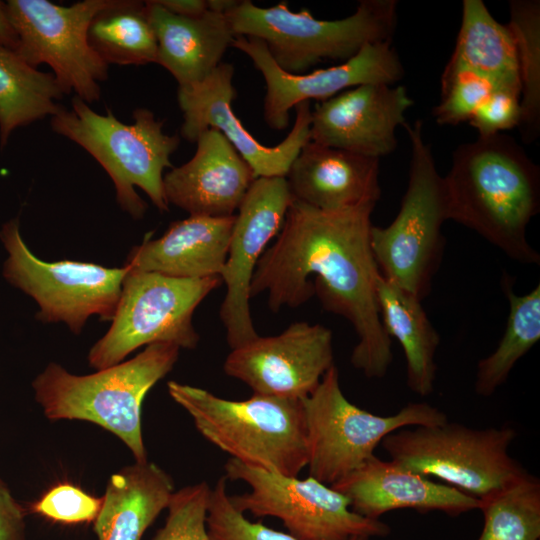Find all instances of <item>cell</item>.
<instances>
[{
	"label": "cell",
	"instance_id": "1",
	"mask_svg": "<svg viewBox=\"0 0 540 540\" xmlns=\"http://www.w3.org/2000/svg\"><path fill=\"white\" fill-rule=\"evenodd\" d=\"M376 204L322 211L293 199L276 241L255 269L250 295L268 306L296 308L317 295L326 311L346 318L358 341L350 361L368 378H382L393 361L377 303L380 275L371 244Z\"/></svg>",
	"mask_w": 540,
	"mask_h": 540
},
{
	"label": "cell",
	"instance_id": "2",
	"mask_svg": "<svg viewBox=\"0 0 540 540\" xmlns=\"http://www.w3.org/2000/svg\"><path fill=\"white\" fill-rule=\"evenodd\" d=\"M448 220L475 231L510 258L539 264L527 227L540 210V170L508 134L458 146L443 177Z\"/></svg>",
	"mask_w": 540,
	"mask_h": 540
},
{
	"label": "cell",
	"instance_id": "3",
	"mask_svg": "<svg viewBox=\"0 0 540 540\" xmlns=\"http://www.w3.org/2000/svg\"><path fill=\"white\" fill-rule=\"evenodd\" d=\"M180 347L159 342L147 345L132 359L75 375L49 363L32 382L35 400L50 420H84L117 436L135 462H145L141 411L149 390L174 367Z\"/></svg>",
	"mask_w": 540,
	"mask_h": 540
},
{
	"label": "cell",
	"instance_id": "4",
	"mask_svg": "<svg viewBox=\"0 0 540 540\" xmlns=\"http://www.w3.org/2000/svg\"><path fill=\"white\" fill-rule=\"evenodd\" d=\"M167 389L198 432L230 458L289 477L306 467L302 400L253 394L234 401L176 381H169Z\"/></svg>",
	"mask_w": 540,
	"mask_h": 540
},
{
	"label": "cell",
	"instance_id": "5",
	"mask_svg": "<svg viewBox=\"0 0 540 540\" xmlns=\"http://www.w3.org/2000/svg\"><path fill=\"white\" fill-rule=\"evenodd\" d=\"M133 119V123H123L110 109L99 114L75 96L70 109L61 107L51 117V127L103 167L114 184L119 206L134 219H141L147 203L135 187L142 189L159 211L169 210L163 172L173 168L170 157L180 138L164 133L163 122L149 109H135Z\"/></svg>",
	"mask_w": 540,
	"mask_h": 540
},
{
	"label": "cell",
	"instance_id": "6",
	"mask_svg": "<svg viewBox=\"0 0 540 540\" xmlns=\"http://www.w3.org/2000/svg\"><path fill=\"white\" fill-rule=\"evenodd\" d=\"M395 0H361L353 14L337 20L292 11L286 1L259 7L250 0L225 15L236 36L261 40L279 68L304 74L324 61L344 62L370 43L392 41L397 25Z\"/></svg>",
	"mask_w": 540,
	"mask_h": 540
},
{
	"label": "cell",
	"instance_id": "7",
	"mask_svg": "<svg viewBox=\"0 0 540 540\" xmlns=\"http://www.w3.org/2000/svg\"><path fill=\"white\" fill-rule=\"evenodd\" d=\"M403 127L411 142L407 189L394 220L386 227L372 225L370 244L382 277L422 301L441 262L447 204L422 122Z\"/></svg>",
	"mask_w": 540,
	"mask_h": 540
},
{
	"label": "cell",
	"instance_id": "8",
	"mask_svg": "<svg viewBox=\"0 0 540 540\" xmlns=\"http://www.w3.org/2000/svg\"><path fill=\"white\" fill-rule=\"evenodd\" d=\"M302 403L309 476L329 486L374 456L390 433L448 421L444 412L426 402L409 403L390 416L359 408L343 394L335 364Z\"/></svg>",
	"mask_w": 540,
	"mask_h": 540
},
{
	"label": "cell",
	"instance_id": "9",
	"mask_svg": "<svg viewBox=\"0 0 540 540\" xmlns=\"http://www.w3.org/2000/svg\"><path fill=\"white\" fill-rule=\"evenodd\" d=\"M413 427L398 429L382 440L391 460L478 499L526 472L508 452L516 437L510 426L475 429L446 421Z\"/></svg>",
	"mask_w": 540,
	"mask_h": 540
},
{
	"label": "cell",
	"instance_id": "10",
	"mask_svg": "<svg viewBox=\"0 0 540 540\" xmlns=\"http://www.w3.org/2000/svg\"><path fill=\"white\" fill-rule=\"evenodd\" d=\"M221 283L220 276L180 279L128 267L111 326L91 347L89 365L105 369L139 347L159 342L195 349L199 335L193 313Z\"/></svg>",
	"mask_w": 540,
	"mask_h": 540
},
{
	"label": "cell",
	"instance_id": "11",
	"mask_svg": "<svg viewBox=\"0 0 540 540\" xmlns=\"http://www.w3.org/2000/svg\"><path fill=\"white\" fill-rule=\"evenodd\" d=\"M0 239L8 252L3 276L35 300L39 306L37 320L63 322L77 335L92 315L104 321L113 319L127 266L108 268L72 260L43 261L22 239L17 219L3 225Z\"/></svg>",
	"mask_w": 540,
	"mask_h": 540
},
{
	"label": "cell",
	"instance_id": "12",
	"mask_svg": "<svg viewBox=\"0 0 540 540\" xmlns=\"http://www.w3.org/2000/svg\"><path fill=\"white\" fill-rule=\"evenodd\" d=\"M224 469L227 479L243 481L250 487L246 493L229 495L237 510L280 519L296 540H349L356 536L370 539L391 532L388 524L354 512L345 495L310 476H284L232 458Z\"/></svg>",
	"mask_w": 540,
	"mask_h": 540
},
{
	"label": "cell",
	"instance_id": "13",
	"mask_svg": "<svg viewBox=\"0 0 540 540\" xmlns=\"http://www.w3.org/2000/svg\"><path fill=\"white\" fill-rule=\"evenodd\" d=\"M110 1L63 6L47 0H8V15L19 39L16 53L33 67L50 66L64 94L75 92L88 104L98 101L108 65L90 46L87 33L93 17Z\"/></svg>",
	"mask_w": 540,
	"mask_h": 540
},
{
	"label": "cell",
	"instance_id": "14",
	"mask_svg": "<svg viewBox=\"0 0 540 540\" xmlns=\"http://www.w3.org/2000/svg\"><path fill=\"white\" fill-rule=\"evenodd\" d=\"M232 47L247 55L262 74L266 84L263 117L275 130L288 126L290 110L301 102L324 101L364 84L393 85L404 76L403 64L392 41L367 44L340 64L304 74H290L279 68L265 44L257 38L236 36Z\"/></svg>",
	"mask_w": 540,
	"mask_h": 540
},
{
	"label": "cell",
	"instance_id": "15",
	"mask_svg": "<svg viewBox=\"0 0 540 540\" xmlns=\"http://www.w3.org/2000/svg\"><path fill=\"white\" fill-rule=\"evenodd\" d=\"M292 201L286 177H258L235 214L220 274L227 288L220 318L231 349L259 336L250 313L251 282L266 246L280 232Z\"/></svg>",
	"mask_w": 540,
	"mask_h": 540
},
{
	"label": "cell",
	"instance_id": "16",
	"mask_svg": "<svg viewBox=\"0 0 540 540\" xmlns=\"http://www.w3.org/2000/svg\"><path fill=\"white\" fill-rule=\"evenodd\" d=\"M234 66L222 62L202 82L179 87L178 104L183 114L181 136L196 142L205 130H218L247 161L258 177H286L300 150L310 141V102L297 104L295 121L287 137L276 146L260 143L243 126L232 109L237 93Z\"/></svg>",
	"mask_w": 540,
	"mask_h": 540
},
{
	"label": "cell",
	"instance_id": "17",
	"mask_svg": "<svg viewBox=\"0 0 540 540\" xmlns=\"http://www.w3.org/2000/svg\"><path fill=\"white\" fill-rule=\"evenodd\" d=\"M332 332L321 324L292 323L276 336L231 349L224 372L253 394L302 400L334 365Z\"/></svg>",
	"mask_w": 540,
	"mask_h": 540
},
{
	"label": "cell",
	"instance_id": "18",
	"mask_svg": "<svg viewBox=\"0 0 540 540\" xmlns=\"http://www.w3.org/2000/svg\"><path fill=\"white\" fill-rule=\"evenodd\" d=\"M414 104L402 85L364 84L317 102L311 110L310 141L378 158L397 147L396 129Z\"/></svg>",
	"mask_w": 540,
	"mask_h": 540
},
{
	"label": "cell",
	"instance_id": "19",
	"mask_svg": "<svg viewBox=\"0 0 540 540\" xmlns=\"http://www.w3.org/2000/svg\"><path fill=\"white\" fill-rule=\"evenodd\" d=\"M196 143L193 157L163 177L168 204L190 215H234L256 179L253 169L216 129L203 131Z\"/></svg>",
	"mask_w": 540,
	"mask_h": 540
},
{
	"label": "cell",
	"instance_id": "20",
	"mask_svg": "<svg viewBox=\"0 0 540 540\" xmlns=\"http://www.w3.org/2000/svg\"><path fill=\"white\" fill-rule=\"evenodd\" d=\"M331 487L349 499L354 512L371 519L397 509L458 516L479 508L478 498L375 455Z\"/></svg>",
	"mask_w": 540,
	"mask_h": 540
},
{
	"label": "cell",
	"instance_id": "21",
	"mask_svg": "<svg viewBox=\"0 0 540 540\" xmlns=\"http://www.w3.org/2000/svg\"><path fill=\"white\" fill-rule=\"evenodd\" d=\"M286 180L293 199L322 211L376 204L381 196L379 159L309 141Z\"/></svg>",
	"mask_w": 540,
	"mask_h": 540
},
{
	"label": "cell",
	"instance_id": "22",
	"mask_svg": "<svg viewBox=\"0 0 540 540\" xmlns=\"http://www.w3.org/2000/svg\"><path fill=\"white\" fill-rule=\"evenodd\" d=\"M234 220L235 214L224 217L190 215L175 221L161 237H146L134 246L124 265L133 270L180 279L220 276Z\"/></svg>",
	"mask_w": 540,
	"mask_h": 540
},
{
	"label": "cell",
	"instance_id": "23",
	"mask_svg": "<svg viewBox=\"0 0 540 540\" xmlns=\"http://www.w3.org/2000/svg\"><path fill=\"white\" fill-rule=\"evenodd\" d=\"M157 40V64L179 87L202 82L222 63L236 38L225 14L207 10L194 17L173 14L156 0L146 1Z\"/></svg>",
	"mask_w": 540,
	"mask_h": 540
},
{
	"label": "cell",
	"instance_id": "24",
	"mask_svg": "<svg viewBox=\"0 0 540 540\" xmlns=\"http://www.w3.org/2000/svg\"><path fill=\"white\" fill-rule=\"evenodd\" d=\"M174 492L170 475L149 461L135 462L114 473L94 520L98 540H141L167 509Z\"/></svg>",
	"mask_w": 540,
	"mask_h": 540
},
{
	"label": "cell",
	"instance_id": "25",
	"mask_svg": "<svg viewBox=\"0 0 540 540\" xmlns=\"http://www.w3.org/2000/svg\"><path fill=\"white\" fill-rule=\"evenodd\" d=\"M470 72L487 81L494 91L521 98L515 41L508 25L498 22L482 0H464L453 53L445 66Z\"/></svg>",
	"mask_w": 540,
	"mask_h": 540
},
{
	"label": "cell",
	"instance_id": "26",
	"mask_svg": "<svg viewBox=\"0 0 540 540\" xmlns=\"http://www.w3.org/2000/svg\"><path fill=\"white\" fill-rule=\"evenodd\" d=\"M376 295L382 326L389 338L396 339L404 351L407 386L419 396H428L434 390L436 379L438 332L422 301L381 274L377 279Z\"/></svg>",
	"mask_w": 540,
	"mask_h": 540
},
{
	"label": "cell",
	"instance_id": "27",
	"mask_svg": "<svg viewBox=\"0 0 540 540\" xmlns=\"http://www.w3.org/2000/svg\"><path fill=\"white\" fill-rule=\"evenodd\" d=\"M62 92L52 73L29 65L15 51L0 45V146L11 133L61 108Z\"/></svg>",
	"mask_w": 540,
	"mask_h": 540
},
{
	"label": "cell",
	"instance_id": "28",
	"mask_svg": "<svg viewBox=\"0 0 540 540\" xmlns=\"http://www.w3.org/2000/svg\"><path fill=\"white\" fill-rule=\"evenodd\" d=\"M87 38L107 65L157 62V40L146 1L111 0L91 20Z\"/></svg>",
	"mask_w": 540,
	"mask_h": 540
},
{
	"label": "cell",
	"instance_id": "29",
	"mask_svg": "<svg viewBox=\"0 0 540 540\" xmlns=\"http://www.w3.org/2000/svg\"><path fill=\"white\" fill-rule=\"evenodd\" d=\"M502 288L509 302V315L496 349L477 364L475 392L491 396L503 385L515 364L540 339V284L524 295L513 290L512 279L505 274Z\"/></svg>",
	"mask_w": 540,
	"mask_h": 540
},
{
	"label": "cell",
	"instance_id": "30",
	"mask_svg": "<svg viewBox=\"0 0 540 540\" xmlns=\"http://www.w3.org/2000/svg\"><path fill=\"white\" fill-rule=\"evenodd\" d=\"M484 516L477 540H540V481L527 471L479 498Z\"/></svg>",
	"mask_w": 540,
	"mask_h": 540
},
{
	"label": "cell",
	"instance_id": "31",
	"mask_svg": "<svg viewBox=\"0 0 540 540\" xmlns=\"http://www.w3.org/2000/svg\"><path fill=\"white\" fill-rule=\"evenodd\" d=\"M510 28L516 46L521 83L518 124L522 140L531 143L540 133V1L511 0Z\"/></svg>",
	"mask_w": 540,
	"mask_h": 540
},
{
	"label": "cell",
	"instance_id": "32",
	"mask_svg": "<svg viewBox=\"0 0 540 540\" xmlns=\"http://www.w3.org/2000/svg\"><path fill=\"white\" fill-rule=\"evenodd\" d=\"M226 486L227 478L224 475L211 489L206 519L211 540H296L289 533L274 530L261 521L248 520L231 503ZM349 540L369 538L356 536Z\"/></svg>",
	"mask_w": 540,
	"mask_h": 540
},
{
	"label": "cell",
	"instance_id": "33",
	"mask_svg": "<svg viewBox=\"0 0 540 540\" xmlns=\"http://www.w3.org/2000/svg\"><path fill=\"white\" fill-rule=\"evenodd\" d=\"M210 493L205 481L174 492L165 524L152 540H211L206 524Z\"/></svg>",
	"mask_w": 540,
	"mask_h": 540
},
{
	"label": "cell",
	"instance_id": "34",
	"mask_svg": "<svg viewBox=\"0 0 540 540\" xmlns=\"http://www.w3.org/2000/svg\"><path fill=\"white\" fill-rule=\"evenodd\" d=\"M493 91L487 81L470 72L445 68L441 98L432 115L438 125H459L469 121Z\"/></svg>",
	"mask_w": 540,
	"mask_h": 540
},
{
	"label": "cell",
	"instance_id": "35",
	"mask_svg": "<svg viewBox=\"0 0 540 540\" xmlns=\"http://www.w3.org/2000/svg\"><path fill=\"white\" fill-rule=\"evenodd\" d=\"M101 505L102 497L90 495L70 483H61L45 492L31 509L54 522L79 524L94 522Z\"/></svg>",
	"mask_w": 540,
	"mask_h": 540
},
{
	"label": "cell",
	"instance_id": "36",
	"mask_svg": "<svg viewBox=\"0 0 540 540\" xmlns=\"http://www.w3.org/2000/svg\"><path fill=\"white\" fill-rule=\"evenodd\" d=\"M520 115L519 95L508 91H493L468 122L480 136H488L518 127Z\"/></svg>",
	"mask_w": 540,
	"mask_h": 540
},
{
	"label": "cell",
	"instance_id": "37",
	"mask_svg": "<svg viewBox=\"0 0 540 540\" xmlns=\"http://www.w3.org/2000/svg\"><path fill=\"white\" fill-rule=\"evenodd\" d=\"M25 512L0 479V540H25Z\"/></svg>",
	"mask_w": 540,
	"mask_h": 540
},
{
	"label": "cell",
	"instance_id": "38",
	"mask_svg": "<svg viewBox=\"0 0 540 540\" xmlns=\"http://www.w3.org/2000/svg\"><path fill=\"white\" fill-rule=\"evenodd\" d=\"M169 12L186 17L199 16L208 10L207 0H156Z\"/></svg>",
	"mask_w": 540,
	"mask_h": 540
},
{
	"label": "cell",
	"instance_id": "39",
	"mask_svg": "<svg viewBox=\"0 0 540 540\" xmlns=\"http://www.w3.org/2000/svg\"><path fill=\"white\" fill-rule=\"evenodd\" d=\"M0 45L17 51L19 46L18 35L9 18L6 2L0 1Z\"/></svg>",
	"mask_w": 540,
	"mask_h": 540
}]
</instances>
